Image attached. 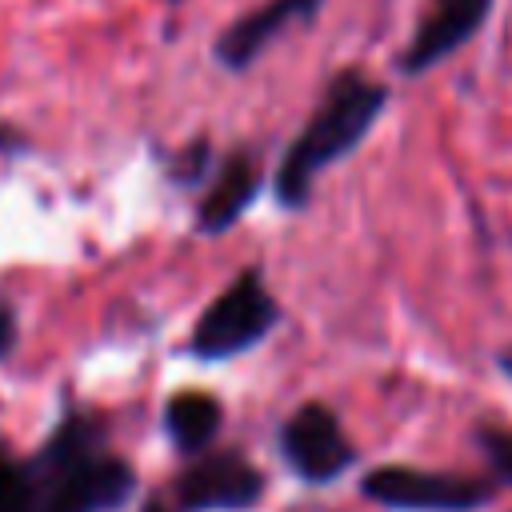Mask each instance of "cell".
<instances>
[{"instance_id": "cell-6", "label": "cell", "mask_w": 512, "mask_h": 512, "mask_svg": "<svg viewBox=\"0 0 512 512\" xmlns=\"http://www.w3.org/2000/svg\"><path fill=\"white\" fill-rule=\"evenodd\" d=\"M276 444H280L284 464L304 484H332V480H340L356 464V448H352L340 416L328 404H320V400L300 404L280 424Z\"/></svg>"}, {"instance_id": "cell-2", "label": "cell", "mask_w": 512, "mask_h": 512, "mask_svg": "<svg viewBox=\"0 0 512 512\" xmlns=\"http://www.w3.org/2000/svg\"><path fill=\"white\" fill-rule=\"evenodd\" d=\"M384 104H388V88L380 80H372L360 68L336 72L328 80L316 112L300 128V136L280 156V168H276V180H272L276 204L292 208V212L308 208L316 176L360 148V140L380 120Z\"/></svg>"}, {"instance_id": "cell-8", "label": "cell", "mask_w": 512, "mask_h": 512, "mask_svg": "<svg viewBox=\"0 0 512 512\" xmlns=\"http://www.w3.org/2000/svg\"><path fill=\"white\" fill-rule=\"evenodd\" d=\"M320 8H324V0H264L260 8L244 12L216 36V60L228 72H244L264 56V48L288 24H312L320 16Z\"/></svg>"}, {"instance_id": "cell-9", "label": "cell", "mask_w": 512, "mask_h": 512, "mask_svg": "<svg viewBox=\"0 0 512 512\" xmlns=\"http://www.w3.org/2000/svg\"><path fill=\"white\" fill-rule=\"evenodd\" d=\"M256 196H260V160H256L248 148H236V152L220 164L216 180L208 184V192H204V200H200V208H196V228H200L204 236L228 232V228L252 208Z\"/></svg>"}, {"instance_id": "cell-4", "label": "cell", "mask_w": 512, "mask_h": 512, "mask_svg": "<svg viewBox=\"0 0 512 512\" xmlns=\"http://www.w3.org/2000/svg\"><path fill=\"white\" fill-rule=\"evenodd\" d=\"M364 500L392 512H476L496 500V484L460 472H432L412 464H384L360 476Z\"/></svg>"}, {"instance_id": "cell-11", "label": "cell", "mask_w": 512, "mask_h": 512, "mask_svg": "<svg viewBox=\"0 0 512 512\" xmlns=\"http://www.w3.org/2000/svg\"><path fill=\"white\" fill-rule=\"evenodd\" d=\"M472 440H476V448H480L492 480L496 484H512V428L484 420V424L472 428Z\"/></svg>"}, {"instance_id": "cell-14", "label": "cell", "mask_w": 512, "mask_h": 512, "mask_svg": "<svg viewBox=\"0 0 512 512\" xmlns=\"http://www.w3.org/2000/svg\"><path fill=\"white\" fill-rule=\"evenodd\" d=\"M12 340H16V312H12V304L0 296V360L8 356Z\"/></svg>"}, {"instance_id": "cell-10", "label": "cell", "mask_w": 512, "mask_h": 512, "mask_svg": "<svg viewBox=\"0 0 512 512\" xmlns=\"http://www.w3.org/2000/svg\"><path fill=\"white\" fill-rule=\"evenodd\" d=\"M220 424H224V408L212 392L184 388L164 404V432L184 456H200L220 436Z\"/></svg>"}, {"instance_id": "cell-13", "label": "cell", "mask_w": 512, "mask_h": 512, "mask_svg": "<svg viewBox=\"0 0 512 512\" xmlns=\"http://www.w3.org/2000/svg\"><path fill=\"white\" fill-rule=\"evenodd\" d=\"M0 512H20V464L0 452Z\"/></svg>"}, {"instance_id": "cell-5", "label": "cell", "mask_w": 512, "mask_h": 512, "mask_svg": "<svg viewBox=\"0 0 512 512\" xmlns=\"http://www.w3.org/2000/svg\"><path fill=\"white\" fill-rule=\"evenodd\" d=\"M264 492L268 476L236 448L208 452L172 480L176 512H248L264 500Z\"/></svg>"}, {"instance_id": "cell-7", "label": "cell", "mask_w": 512, "mask_h": 512, "mask_svg": "<svg viewBox=\"0 0 512 512\" xmlns=\"http://www.w3.org/2000/svg\"><path fill=\"white\" fill-rule=\"evenodd\" d=\"M492 0H432L416 32L408 36L400 52V72L404 76H424L452 52H460L488 20Z\"/></svg>"}, {"instance_id": "cell-16", "label": "cell", "mask_w": 512, "mask_h": 512, "mask_svg": "<svg viewBox=\"0 0 512 512\" xmlns=\"http://www.w3.org/2000/svg\"><path fill=\"white\" fill-rule=\"evenodd\" d=\"M144 512H168V508H164L160 500H148V508H144Z\"/></svg>"}, {"instance_id": "cell-12", "label": "cell", "mask_w": 512, "mask_h": 512, "mask_svg": "<svg viewBox=\"0 0 512 512\" xmlns=\"http://www.w3.org/2000/svg\"><path fill=\"white\" fill-rule=\"evenodd\" d=\"M204 168H208V144L196 140L192 148L180 152V160H176V168H172V180H180V184H196V180L204 176Z\"/></svg>"}, {"instance_id": "cell-1", "label": "cell", "mask_w": 512, "mask_h": 512, "mask_svg": "<svg viewBox=\"0 0 512 512\" xmlns=\"http://www.w3.org/2000/svg\"><path fill=\"white\" fill-rule=\"evenodd\" d=\"M20 464V512H116L136 492V472L108 448L100 420L64 412L48 440Z\"/></svg>"}, {"instance_id": "cell-15", "label": "cell", "mask_w": 512, "mask_h": 512, "mask_svg": "<svg viewBox=\"0 0 512 512\" xmlns=\"http://www.w3.org/2000/svg\"><path fill=\"white\" fill-rule=\"evenodd\" d=\"M496 368H500V372H504V376L512 380V348H504V352L496 356Z\"/></svg>"}, {"instance_id": "cell-3", "label": "cell", "mask_w": 512, "mask_h": 512, "mask_svg": "<svg viewBox=\"0 0 512 512\" xmlns=\"http://www.w3.org/2000/svg\"><path fill=\"white\" fill-rule=\"evenodd\" d=\"M280 324V304L264 284L260 268H244L196 320L188 352L196 360H232L256 348Z\"/></svg>"}]
</instances>
